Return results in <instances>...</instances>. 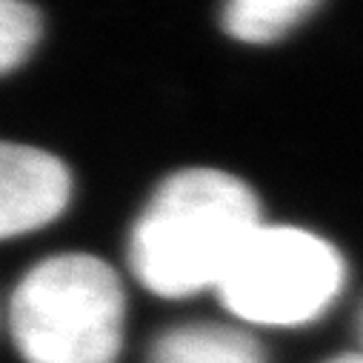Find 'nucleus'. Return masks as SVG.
<instances>
[{
  "instance_id": "1",
  "label": "nucleus",
  "mask_w": 363,
  "mask_h": 363,
  "mask_svg": "<svg viewBox=\"0 0 363 363\" xmlns=\"http://www.w3.org/2000/svg\"><path fill=\"white\" fill-rule=\"evenodd\" d=\"M260 203L235 174L184 169L166 177L129 238L135 278L160 298L218 286L260 226Z\"/></svg>"
},
{
  "instance_id": "2",
  "label": "nucleus",
  "mask_w": 363,
  "mask_h": 363,
  "mask_svg": "<svg viewBox=\"0 0 363 363\" xmlns=\"http://www.w3.org/2000/svg\"><path fill=\"white\" fill-rule=\"evenodd\" d=\"M123 320L118 272L86 252L40 260L9 301V332L26 363H115Z\"/></svg>"
},
{
  "instance_id": "6",
  "label": "nucleus",
  "mask_w": 363,
  "mask_h": 363,
  "mask_svg": "<svg viewBox=\"0 0 363 363\" xmlns=\"http://www.w3.org/2000/svg\"><path fill=\"white\" fill-rule=\"evenodd\" d=\"M318 0H226L223 29L243 43H272L295 29Z\"/></svg>"
},
{
  "instance_id": "5",
  "label": "nucleus",
  "mask_w": 363,
  "mask_h": 363,
  "mask_svg": "<svg viewBox=\"0 0 363 363\" xmlns=\"http://www.w3.org/2000/svg\"><path fill=\"white\" fill-rule=\"evenodd\" d=\"M146 363H266L260 343L235 326L186 323L163 332Z\"/></svg>"
},
{
  "instance_id": "3",
  "label": "nucleus",
  "mask_w": 363,
  "mask_h": 363,
  "mask_svg": "<svg viewBox=\"0 0 363 363\" xmlns=\"http://www.w3.org/2000/svg\"><path fill=\"white\" fill-rule=\"evenodd\" d=\"M346 281L340 252L295 226L260 223L218 284L223 306L249 323L301 326L320 318Z\"/></svg>"
},
{
  "instance_id": "8",
  "label": "nucleus",
  "mask_w": 363,
  "mask_h": 363,
  "mask_svg": "<svg viewBox=\"0 0 363 363\" xmlns=\"http://www.w3.org/2000/svg\"><path fill=\"white\" fill-rule=\"evenodd\" d=\"M329 363H363V354H340V357H335Z\"/></svg>"
},
{
  "instance_id": "4",
  "label": "nucleus",
  "mask_w": 363,
  "mask_h": 363,
  "mask_svg": "<svg viewBox=\"0 0 363 363\" xmlns=\"http://www.w3.org/2000/svg\"><path fill=\"white\" fill-rule=\"evenodd\" d=\"M72 174L55 155L0 140V240L35 232L63 215Z\"/></svg>"
},
{
  "instance_id": "7",
  "label": "nucleus",
  "mask_w": 363,
  "mask_h": 363,
  "mask_svg": "<svg viewBox=\"0 0 363 363\" xmlns=\"http://www.w3.org/2000/svg\"><path fill=\"white\" fill-rule=\"evenodd\" d=\"M43 18L29 0H0V74L15 72L38 46Z\"/></svg>"
}]
</instances>
